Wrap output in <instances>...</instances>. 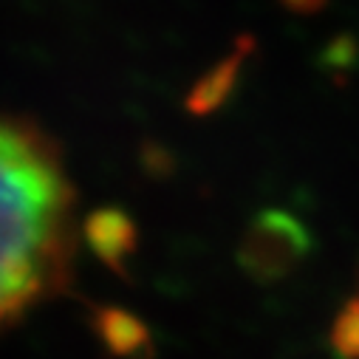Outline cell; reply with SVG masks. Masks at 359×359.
<instances>
[{
  "instance_id": "cell-5",
  "label": "cell",
  "mask_w": 359,
  "mask_h": 359,
  "mask_svg": "<svg viewBox=\"0 0 359 359\" xmlns=\"http://www.w3.org/2000/svg\"><path fill=\"white\" fill-rule=\"evenodd\" d=\"M94 331L100 334L102 345L122 359H153L156 339L144 320L130 311L102 306L94 311Z\"/></svg>"
},
{
  "instance_id": "cell-7",
  "label": "cell",
  "mask_w": 359,
  "mask_h": 359,
  "mask_svg": "<svg viewBox=\"0 0 359 359\" xmlns=\"http://www.w3.org/2000/svg\"><path fill=\"white\" fill-rule=\"evenodd\" d=\"M280 4L294 15H314L328 4V0H280Z\"/></svg>"
},
{
  "instance_id": "cell-1",
  "label": "cell",
  "mask_w": 359,
  "mask_h": 359,
  "mask_svg": "<svg viewBox=\"0 0 359 359\" xmlns=\"http://www.w3.org/2000/svg\"><path fill=\"white\" fill-rule=\"evenodd\" d=\"M76 190L57 142L0 116V325L71 283Z\"/></svg>"
},
{
  "instance_id": "cell-6",
  "label": "cell",
  "mask_w": 359,
  "mask_h": 359,
  "mask_svg": "<svg viewBox=\"0 0 359 359\" xmlns=\"http://www.w3.org/2000/svg\"><path fill=\"white\" fill-rule=\"evenodd\" d=\"M328 351L334 359H359V292L339 306L328 328Z\"/></svg>"
},
{
  "instance_id": "cell-4",
  "label": "cell",
  "mask_w": 359,
  "mask_h": 359,
  "mask_svg": "<svg viewBox=\"0 0 359 359\" xmlns=\"http://www.w3.org/2000/svg\"><path fill=\"white\" fill-rule=\"evenodd\" d=\"M85 241L108 269H114L116 275H128V260L139 246V229L125 210L102 207L88 215Z\"/></svg>"
},
{
  "instance_id": "cell-3",
  "label": "cell",
  "mask_w": 359,
  "mask_h": 359,
  "mask_svg": "<svg viewBox=\"0 0 359 359\" xmlns=\"http://www.w3.org/2000/svg\"><path fill=\"white\" fill-rule=\"evenodd\" d=\"M252 46H255L252 37H241L226 57H221L212 68H207L193 82V88H190L187 97H184L187 114H193V116H210V114L221 111L232 100L235 88L241 82V74H243V65H246V60L252 54Z\"/></svg>"
},
{
  "instance_id": "cell-2",
  "label": "cell",
  "mask_w": 359,
  "mask_h": 359,
  "mask_svg": "<svg viewBox=\"0 0 359 359\" xmlns=\"http://www.w3.org/2000/svg\"><path fill=\"white\" fill-rule=\"evenodd\" d=\"M311 252L314 235L297 212L283 207H263L246 221L238 238L235 260L249 280L272 286L294 275L311 257Z\"/></svg>"
}]
</instances>
